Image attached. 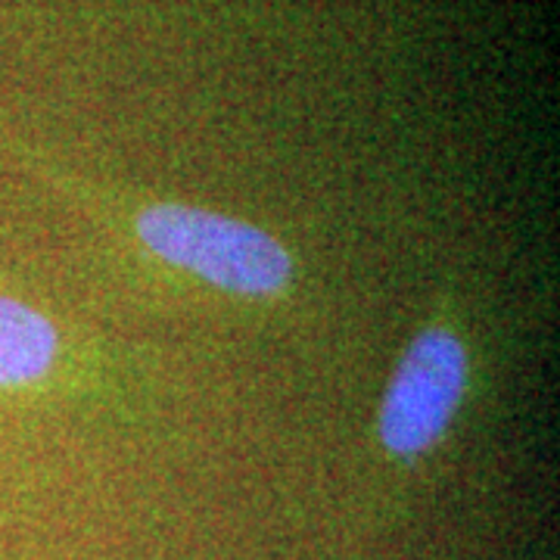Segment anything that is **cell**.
<instances>
[{
  "label": "cell",
  "mask_w": 560,
  "mask_h": 560,
  "mask_svg": "<svg viewBox=\"0 0 560 560\" xmlns=\"http://www.w3.org/2000/svg\"><path fill=\"white\" fill-rule=\"evenodd\" d=\"M470 386L467 342L448 324H430L405 346L377 408V442L396 460L430 455Z\"/></svg>",
  "instance_id": "2"
},
{
  "label": "cell",
  "mask_w": 560,
  "mask_h": 560,
  "mask_svg": "<svg viewBox=\"0 0 560 560\" xmlns=\"http://www.w3.org/2000/svg\"><path fill=\"white\" fill-rule=\"evenodd\" d=\"M57 324L28 302L0 296V389L40 383L60 361Z\"/></svg>",
  "instance_id": "3"
},
{
  "label": "cell",
  "mask_w": 560,
  "mask_h": 560,
  "mask_svg": "<svg viewBox=\"0 0 560 560\" xmlns=\"http://www.w3.org/2000/svg\"><path fill=\"white\" fill-rule=\"evenodd\" d=\"M131 231L168 268L241 300H275L293 280L290 249L253 221L184 202H150L135 212Z\"/></svg>",
  "instance_id": "1"
}]
</instances>
